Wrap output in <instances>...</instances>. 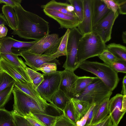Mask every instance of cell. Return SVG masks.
Here are the masks:
<instances>
[{"mask_svg":"<svg viewBox=\"0 0 126 126\" xmlns=\"http://www.w3.org/2000/svg\"><path fill=\"white\" fill-rule=\"evenodd\" d=\"M107 7L116 14L118 11V5L114 0H102Z\"/></svg>","mask_w":126,"mask_h":126,"instance_id":"obj_41","label":"cell"},{"mask_svg":"<svg viewBox=\"0 0 126 126\" xmlns=\"http://www.w3.org/2000/svg\"><path fill=\"white\" fill-rule=\"evenodd\" d=\"M1 3H0V4Z\"/></svg>","mask_w":126,"mask_h":126,"instance_id":"obj_54","label":"cell"},{"mask_svg":"<svg viewBox=\"0 0 126 126\" xmlns=\"http://www.w3.org/2000/svg\"><path fill=\"white\" fill-rule=\"evenodd\" d=\"M70 32V29H67L64 34L63 36L57 51L61 56H66L67 46Z\"/></svg>","mask_w":126,"mask_h":126,"instance_id":"obj_35","label":"cell"},{"mask_svg":"<svg viewBox=\"0 0 126 126\" xmlns=\"http://www.w3.org/2000/svg\"><path fill=\"white\" fill-rule=\"evenodd\" d=\"M82 20L77 28L83 35L92 31V0H83Z\"/></svg>","mask_w":126,"mask_h":126,"instance_id":"obj_16","label":"cell"},{"mask_svg":"<svg viewBox=\"0 0 126 126\" xmlns=\"http://www.w3.org/2000/svg\"><path fill=\"white\" fill-rule=\"evenodd\" d=\"M21 0H0V3L10 6L13 8L20 4Z\"/></svg>","mask_w":126,"mask_h":126,"instance_id":"obj_44","label":"cell"},{"mask_svg":"<svg viewBox=\"0 0 126 126\" xmlns=\"http://www.w3.org/2000/svg\"><path fill=\"white\" fill-rule=\"evenodd\" d=\"M100 126H114L110 114L103 120Z\"/></svg>","mask_w":126,"mask_h":126,"instance_id":"obj_45","label":"cell"},{"mask_svg":"<svg viewBox=\"0 0 126 126\" xmlns=\"http://www.w3.org/2000/svg\"><path fill=\"white\" fill-rule=\"evenodd\" d=\"M98 57L104 62V63L109 66L115 62L120 60L106 49L104 50Z\"/></svg>","mask_w":126,"mask_h":126,"instance_id":"obj_32","label":"cell"},{"mask_svg":"<svg viewBox=\"0 0 126 126\" xmlns=\"http://www.w3.org/2000/svg\"><path fill=\"white\" fill-rule=\"evenodd\" d=\"M16 80L7 73L0 72V93L7 87L15 84Z\"/></svg>","mask_w":126,"mask_h":126,"instance_id":"obj_29","label":"cell"},{"mask_svg":"<svg viewBox=\"0 0 126 126\" xmlns=\"http://www.w3.org/2000/svg\"><path fill=\"white\" fill-rule=\"evenodd\" d=\"M17 21L16 30L12 33L21 38L38 41L49 34V22L38 15L25 10L21 4L14 7Z\"/></svg>","mask_w":126,"mask_h":126,"instance_id":"obj_1","label":"cell"},{"mask_svg":"<svg viewBox=\"0 0 126 126\" xmlns=\"http://www.w3.org/2000/svg\"><path fill=\"white\" fill-rule=\"evenodd\" d=\"M118 7V11L120 14H126V0H114Z\"/></svg>","mask_w":126,"mask_h":126,"instance_id":"obj_42","label":"cell"},{"mask_svg":"<svg viewBox=\"0 0 126 126\" xmlns=\"http://www.w3.org/2000/svg\"><path fill=\"white\" fill-rule=\"evenodd\" d=\"M77 126V125H75V126Z\"/></svg>","mask_w":126,"mask_h":126,"instance_id":"obj_53","label":"cell"},{"mask_svg":"<svg viewBox=\"0 0 126 126\" xmlns=\"http://www.w3.org/2000/svg\"><path fill=\"white\" fill-rule=\"evenodd\" d=\"M59 89L62 91L70 99L76 97V83L78 77L74 72L65 69L61 71Z\"/></svg>","mask_w":126,"mask_h":126,"instance_id":"obj_12","label":"cell"},{"mask_svg":"<svg viewBox=\"0 0 126 126\" xmlns=\"http://www.w3.org/2000/svg\"><path fill=\"white\" fill-rule=\"evenodd\" d=\"M98 78L97 77H92L85 76L78 77L76 83V96L94 80Z\"/></svg>","mask_w":126,"mask_h":126,"instance_id":"obj_26","label":"cell"},{"mask_svg":"<svg viewBox=\"0 0 126 126\" xmlns=\"http://www.w3.org/2000/svg\"><path fill=\"white\" fill-rule=\"evenodd\" d=\"M93 27L103 18L111 11L102 0H92Z\"/></svg>","mask_w":126,"mask_h":126,"instance_id":"obj_18","label":"cell"},{"mask_svg":"<svg viewBox=\"0 0 126 126\" xmlns=\"http://www.w3.org/2000/svg\"><path fill=\"white\" fill-rule=\"evenodd\" d=\"M61 72L57 71L53 74L43 75L44 80L36 89L42 98L50 103L52 96L59 89Z\"/></svg>","mask_w":126,"mask_h":126,"instance_id":"obj_8","label":"cell"},{"mask_svg":"<svg viewBox=\"0 0 126 126\" xmlns=\"http://www.w3.org/2000/svg\"><path fill=\"white\" fill-rule=\"evenodd\" d=\"M27 71L34 88L35 89L44 80L42 74L27 67Z\"/></svg>","mask_w":126,"mask_h":126,"instance_id":"obj_28","label":"cell"},{"mask_svg":"<svg viewBox=\"0 0 126 126\" xmlns=\"http://www.w3.org/2000/svg\"><path fill=\"white\" fill-rule=\"evenodd\" d=\"M103 120L98 123L94 124H92L91 126H100Z\"/></svg>","mask_w":126,"mask_h":126,"instance_id":"obj_51","label":"cell"},{"mask_svg":"<svg viewBox=\"0 0 126 126\" xmlns=\"http://www.w3.org/2000/svg\"><path fill=\"white\" fill-rule=\"evenodd\" d=\"M117 73H126V61L119 60L113 63L110 66Z\"/></svg>","mask_w":126,"mask_h":126,"instance_id":"obj_38","label":"cell"},{"mask_svg":"<svg viewBox=\"0 0 126 126\" xmlns=\"http://www.w3.org/2000/svg\"><path fill=\"white\" fill-rule=\"evenodd\" d=\"M122 37V40L124 43H126V31H123V32Z\"/></svg>","mask_w":126,"mask_h":126,"instance_id":"obj_50","label":"cell"},{"mask_svg":"<svg viewBox=\"0 0 126 126\" xmlns=\"http://www.w3.org/2000/svg\"><path fill=\"white\" fill-rule=\"evenodd\" d=\"M46 126H51L56 121L59 116H55L48 114L36 113L33 114Z\"/></svg>","mask_w":126,"mask_h":126,"instance_id":"obj_30","label":"cell"},{"mask_svg":"<svg viewBox=\"0 0 126 126\" xmlns=\"http://www.w3.org/2000/svg\"><path fill=\"white\" fill-rule=\"evenodd\" d=\"M14 86L13 84L8 87L0 93V109L3 108L9 100Z\"/></svg>","mask_w":126,"mask_h":126,"instance_id":"obj_34","label":"cell"},{"mask_svg":"<svg viewBox=\"0 0 126 126\" xmlns=\"http://www.w3.org/2000/svg\"><path fill=\"white\" fill-rule=\"evenodd\" d=\"M0 68L2 71L7 73L16 81L22 83L26 82L32 83L26 70L13 65L0 56Z\"/></svg>","mask_w":126,"mask_h":126,"instance_id":"obj_14","label":"cell"},{"mask_svg":"<svg viewBox=\"0 0 126 126\" xmlns=\"http://www.w3.org/2000/svg\"><path fill=\"white\" fill-rule=\"evenodd\" d=\"M63 36L56 33L49 34L37 42L28 51L34 53L49 56L57 51Z\"/></svg>","mask_w":126,"mask_h":126,"instance_id":"obj_7","label":"cell"},{"mask_svg":"<svg viewBox=\"0 0 126 126\" xmlns=\"http://www.w3.org/2000/svg\"><path fill=\"white\" fill-rule=\"evenodd\" d=\"M1 24H3L4 25H8V23L3 14L0 13V25Z\"/></svg>","mask_w":126,"mask_h":126,"instance_id":"obj_48","label":"cell"},{"mask_svg":"<svg viewBox=\"0 0 126 126\" xmlns=\"http://www.w3.org/2000/svg\"><path fill=\"white\" fill-rule=\"evenodd\" d=\"M77 27L70 29L66 48V59L63 67L74 72L79 67L77 56L80 40L83 36Z\"/></svg>","mask_w":126,"mask_h":126,"instance_id":"obj_6","label":"cell"},{"mask_svg":"<svg viewBox=\"0 0 126 126\" xmlns=\"http://www.w3.org/2000/svg\"><path fill=\"white\" fill-rule=\"evenodd\" d=\"M112 94L105 98L99 105L96 114L93 120L92 125L95 124L103 120L109 114L108 103Z\"/></svg>","mask_w":126,"mask_h":126,"instance_id":"obj_22","label":"cell"},{"mask_svg":"<svg viewBox=\"0 0 126 126\" xmlns=\"http://www.w3.org/2000/svg\"><path fill=\"white\" fill-rule=\"evenodd\" d=\"M0 126H15L11 111L0 109Z\"/></svg>","mask_w":126,"mask_h":126,"instance_id":"obj_27","label":"cell"},{"mask_svg":"<svg viewBox=\"0 0 126 126\" xmlns=\"http://www.w3.org/2000/svg\"><path fill=\"white\" fill-rule=\"evenodd\" d=\"M63 113L69 119L76 125L77 121L75 116L71 99L67 102Z\"/></svg>","mask_w":126,"mask_h":126,"instance_id":"obj_37","label":"cell"},{"mask_svg":"<svg viewBox=\"0 0 126 126\" xmlns=\"http://www.w3.org/2000/svg\"><path fill=\"white\" fill-rule=\"evenodd\" d=\"M76 125L63 113L62 114L59 115L55 122L51 126H74Z\"/></svg>","mask_w":126,"mask_h":126,"instance_id":"obj_36","label":"cell"},{"mask_svg":"<svg viewBox=\"0 0 126 126\" xmlns=\"http://www.w3.org/2000/svg\"><path fill=\"white\" fill-rule=\"evenodd\" d=\"M106 49L120 60L126 61V47L120 44L110 43L106 46Z\"/></svg>","mask_w":126,"mask_h":126,"instance_id":"obj_24","label":"cell"},{"mask_svg":"<svg viewBox=\"0 0 126 126\" xmlns=\"http://www.w3.org/2000/svg\"><path fill=\"white\" fill-rule=\"evenodd\" d=\"M123 95L121 111L123 112H126V95Z\"/></svg>","mask_w":126,"mask_h":126,"instance_id":"obj_49","label":"cell"},{"mask_svg":"<svg viewBox=\"0 0 126 126\" xmlns=\"http://www.w3.org/2000/svg\"><path fill=\"white\" fill-rule=\"evenodd\" d=\"M68 1L74 7V12L80 22H82L83 14V0H69Z\"/></svg>","mask_w":126,"mask_h":126,"instance_id":"obj_31","label":"cell"},{"mask_svg":"<svg viewBox=\"0 0 126 126\" xmlns=\"http://www.w3.org/2000/svg\"><path fill=\"white\" fill-rule=\"evenodd\" d=\"M70 99L62 91L59 89L52 96L50 103L63 112L67 102Z\"/></svg>","mask_w":126,"mask_h":126,"instance_id":"obj_21","label":"cell"},{"mask_svg":"<svg viewBox=\"0 0 126 126\" xmlns=\"http://www.w3.org/2000/svg\"><path fill=\"white\" fill-rule=\"evenodd\" d=\"M11 111L15 126H29L28 121L24 117L18 114L13 110Z\"/></svg>","mask_w":126,"mask_h":126,"instance_id":"obj_39","label":"cell"},{"mask_svg":"<svg viewBox=\"0 0 126 126\" xmlns=\"http://www.w3.org/2000/svg\"><path fill=\"white\" fill-rule=\"evenodd\" d=\"M57 70V64L52 62L43 64L37 69V71H41L43 72V75H47L55 73Z\"/></svg>","mask_w":126,"mask_h":126,"instance_id":"obj_33","label":"cell"},{"mask_svg":"<svg viewBox=\"0 0 126 126\" xmlns=\"http://www.w3.org/2000/svg\"><path fill=\"white\" fill-rule=\"evenodd\" d=\"M121 94L123 95H126V76L125 75L123 79L122 89L121 92Z\"/></svg>","mask_w":126,"mask_h":126,"instance_id":"obj_47","label":"cell"},{"mask_svg":"<svg viewBox=\"0 0 126 126\" xmlns=\"http://www.w3.org/2000/svg\"><path fill=\"white\" fill-rule=\"evenodd\" d=\"M14 96L13 110L18 114L24 117L30 112L48 114L45 107L14 86L12 91Z\"/></svg>","mask_w":126,"mask_h":126,"instance_id":"obj_4","label":"cell"},{"mask_svg":"<svg viewBox=\"0 0 126 126\" xmlns=\"http://www.w3.org/2000/svg\"><path fill=\"white\" fill-rule=\"evenodd\" d=\"M45 14L57 22L60 28L71 29L77 27L81 22L76 16H73L55 10L43 9Z\"/></svg>","mask_w":126,"mask_h":126,"instance_id":"obj_13","label":"cell"},{"mask_svg":"<svg viewBox=\"0 0 126 126\" xmlns=\"http://www.w3.org/2000/svg\"><path fill=\"white\" fill-rule=\"evenodd\" d=\"M41 7L43 9L55 10L70 16H76L74 12V7L67 3L58 2L52 0L45 4L41 5Z\"/></svg>","mask_w":126,"mask_h":126,"instance_id":"obj_19","label":"cell"},{"mask_svg":"<svg viewBox=\"0 0 126 126\" xmlns=\"http://www.w3.org/2000/svg\"><path fill=\"white\" fill-rule=\"evenodd\" d=\"M79 67L96 75L112 91L119 82L118 73L104 63L86 60L81 63Z\"/></svg>","mask_w":126,"mask_h":126,"instance_id":"obj_3","label":"cell"},{"mask_svg":"<svg viewBox=\"0 0 126 126\" xmlns=\"http://www.w3.org/2000/svg\"><path fill=\"white\" fill-rule=\"evenodd\" d=\"M91 104V106L89 109L84 115L80 120L77 122L76 125L78 126H84L85 125L88 119L89 113L96 105L95 104Z\"/></svg>","mask_w":126,"mask_h":126,"instance_id":"obj_43","label":"cell"},{"mask_svg":"<svg viewBox=\"0 0 126 126\" xmlns=\"http://www.w3.org/2000/svg\"><path fill=\"white\" fill-rule=\"evenodd\" d=\"M15 86L41 105L48 108L51 106V104L47 103L41 97L32 83L26 82L22 83L16 81Z\"/></svg>","mask_w":126,"mask_h":126,"instance_id":"obj_17","label":"cell"},{"mask_svg":"<svg viewBox=\"0 0 126 126\" xmlns=\"http://www.w3.org/2000/svg\"><path fill=\"white\" fill-rule=\"evenodd\" d=\"M8 29L3 24L0 25V38H2L6 37L7 32Z\"/></svg>","mask_w":126,"mask_h":126,"instance_id":"obj_46","label":"cell"},{"mask_svg":"<svg viewBox=\"0 0 126 126\" xmlns=\"http://www.w3.org/2000/svg\"><path fill=\"white\" fill-rule=\"evenodd\" d=\"M0 56L13 65L22 68L27 71L26 65L21 58L18 56L10 53H0Z\"/></svg>","mask_w":126,"mask_h":126,"instance_id":"obj_25","label":"cell"},{"mask_svg":"<svg viewBox=\"0 0 126 126\" xmlns=\"http://www.w3.org/2000/svg\"></svg>","mask_w":126,"mask_h":126,"instance_id":"obj_55","label":"cell"},{"mask_svg":"<svg viewBox=\"0 0 126 126\" xmlns=\"http://www.w3.org/2000/svg\"><path fill=\"white\" fill-rule=\"evenodd\" d=\"M24 117L33 126H46L30 112Z\"/></svg>","mask_w":126,"mask_h":126,"instance_id":"obj_40","label":"cell"},{"mask_svg":"<svg viewBox=\"0 0 126 126\" xmlns=\"http://www.w3.org/2000/svg\"><path fill=\"white\" fill-rule=\"evenodd\" d=\"M106 46L101 37L93 31L83 35L78 45L77 58L79 65L88 58L98 56L106 49Z\"/></svg>","mask_w":126,"mask_h":126,"instance_id":"obj_2","label":"cell"},{"mask_svg":"<svg viewBox=\"0 0 126 126\" xmlns=\"http://www.w3.org/2000/svg\"><path fill=\"white\" fill-rule=\"evenodd\" d=\"M23 42L9 36L0 39V53H10L18 56L28 51L37 41Z\"/></svg>","mask_w":126,"mask_h":126,"instance_id":"obj_9","label":"cell"},{"mask_svg":"<svg viewBox=\"0 0 126 126\" xmlns=\"http://www.w3.org/2000/svg\"><path fill=\"white\" fill-rule=\"evenodd\" d=\"M76 121L80 120L88 110L91 106L88 102L75 98L70 99Z\"/></svg>","mask_w":126,"mask_h":126,"instance_id":"obj_20","label":"cell"},{"mask_svg":"<svg viewBox=\"0 0 126 126\" xmlns=\"http://www.w3.org/2000/svg\"><path fill=\"white\" fill-rule=\"evenodd\" d=\"M2 10L3 15L5 18L8 25L13 31L16 30L17 21L15 12L12 7L6 5L3 6Z\"/></svg>","mask_w":126,"mask_h":126,"instance_id":"obj_23","label":"cell"},{"mask_svg":"<svg viewBox=\"0 0 126 126\" xmlns=\"http://www.w3.org/2000/svg\"><path fill=\"white\" fill-rule=\"evenodd\" d=\"M20 56L25 59V64L36 71L44 63L52 62L58 63V61L56 58L59 57L56 52L51 55L47 56L34 53L29 51L22 52Z\"/></svg>","mask_w":126,"mask_h":126,"instance_id":"obj_11","label":"cell"},{"mask_svg":"<svg viewBox=\"0 0 126 126\" xmlns=\"http://www.w3.org/2000/svg\"><path fill=\"white\" fill-rule=\"evenodd\" d=\"M119 15L118 11L116 14L110 11L103 18L93 27L92 31L97 34L105 43L111 38L112 27Z\"/></svg>","mask_w":126,"mask_h":126,"instance_id":"obj_10","label":"cell"},{"mask_svg":"<svg viewBox=\"0 0 126 126\" xmlns=\"http://www.w3.org/2000/svg\"><path fill=\"white\" fill-rule=\"evenodd\" d=\"M112 91L99 78L91 83L75 98L89 102L90 104L99 105Z\"/></svg>","mask_w":126,"mask_h":126,"instance_id":"obj_5","label":"cell"},{"mask_svg":"<svg viewBox=\"0 0 126 126\" xmlns=\"http://www.w3.org/2000/svg\"><path fill=\"white\" fill-rule=\"evenodd\" d=\"M123 95L118 94L109 99L108 103L109 114L114 126H118L126 112H122Z\"/></svg>","mask_w":126,"mask_h":126,"instance_id":"obj_15","label":"cell"},{"mask_svg":"<svg viewBox=\"0 0 126 126\" xmlns=\"http://www.w3.org/2000/svg\"><path fill=\"white\" fill-rule=\"evenodd\" d=\"M1 71H2L0 69V72H1Z\"/></svg>","mask_w":126,"mask_h":126,"instance_id":"obj_52","label":"cell"}]
</instances>
